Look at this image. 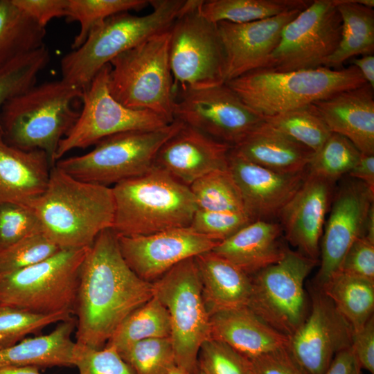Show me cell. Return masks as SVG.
Returning a JSON list of instances; mask_svg holds the SVG:
<instances>
[{"mask_svg": "<svg viewBox=\"0 0 374 374\" xmlns=\"http://www.w3.org/2000/svg\"><path fill=\"white\" fill-rule=\"evenodd\" d=\"M45 35L12 0H0V66L43 46Z\"/></svg>", "mask_w": 374, "mask_h": 374, "instance_id": "32", "label": "cell"}, {"mask_svg": "<svg viewBox=\"0 0 374 374\" xmlns=\"http://www.w3.org/2000/svg\"><path fill=\"white\" fill-rule=\"evenodd\" d=\"M232 149L253 163L285 174L307 170L314 154L265 121Z\"/></svg>", "mask_w": 374, "mask_h": 374, "instance_id": "27", "label": "cell"}, {"mask_svg": "<svg viewBox=\"0 0 374 374\" xmlns=\"http://www.w3.org/2000/svg\"><path fill=\"white\" fill-rule=\"evenodd\" d=\"M170 333L168 312L153 296L123 320L105 346H112L120 353L139 341L170 337Z\"/></svg>", "mask_w": 374, "mask_h": 374, "instance_id": "34", "label": "cell"}, {"mask_svg": "<svg viewBox=\"0 0 374 374\" xmlns=\"http://www.w3.org/2000/svg\"><path fill=\"white\" fill-rule=\"evenodd\" d=\"M170 28L122 53L110 62L108 87L126 107L174 121L176 88L169 61Z\"/></svg>", "mask_w": 374, "mask_h": 374, "instance_id": "7", "label": "cell"}, {"mask_svg": "<svg viewBox=\"0 0 374 374\" xmlns=\"http://www.w3.org/2000/svg\"><path fill=\"white\" fill-rule=\"evenodd\" d=\"M282 233L280 224L255 220L218 242L211 251L250 276L283 257L285 247L279 240Z\"/></svg>", "mask_w": 374, "mask_h": 374, "instance_id": "26", "label": "cell"}, {"mask_svg": "<svg viewBox=\"0 0 374 374\" xmlns=\"http://www.w3.org/2000/svg\"><path fill=\"white\" fill-rule=\"evenodd\" d=\"M198 366L204 374H252L250 359L226 343L213 338L202 344Z\"/></svg>", "mask_w": 374, "mask_h": 374, "instance_id": "43", "label": "cell"}, {"mask_svg": "<svg viewBox=\"0 0 374 374\" xmlns=\"http://www.w3.org/2000/svg\"><path fill=\"white\" fill-rule=\"evenodd\" d=\"M190 0H152L143 16L114 15L93 28L84 42L61 60L62 80L83 89L98 71L118 55L168 30Z\"/></svg>", "mask_w": 374, "mask_h": 374, "instance_id": "5", "label": "cell"}, {"mask_svg": "<svg viewBox=\"0 0 374 374\" xmlns=\"http://www.w3.org/2000/svg\"><path fill=\"white\" fill-rule=\"evenodd\" d=\"M335 182L307 171L295 195L278 219L288 242L305 256L318 261L326 215L334 195Z\"/></svg>", "mask_w": 374, "mask_h": 374, "instance_id": "19", "label": "cell"}, {"mask_svg": "<svg viewBox=\"0 0 374 374\" xmlns=\"http://www.w3.org/2000/svg\"><path fill=\"white\" fill-rule=\"evenodd\" d=\"M169 374H190V373L177 366Z\"/></svg>", "mask_w": 374, "mask_h": 374, "instance_id": "56", "label": "cell"}, {"mask_svg": "<svg viewBox=\"0 0 374 374\" xmlns=\"http://www.w3.org/2000/svg\"><path fill=\"white\" fill-rule=\"evenodd\" d=\"M362 368L352 347L339 352L323 374H362Z\"/></svg>", "mask_w": 374, "mask_h": 374, "instance_id": "51", "label": "cell"}, {"mask_svg": "<svg viewBox=\"0 0 374 374\" xmlns=\"http://www.w3.org/2000/svg\"><path fill=\"white\" fill-rule=\"evenodd\" d=\"M189 188L197 209L247 214L240 189L228 168L202 176Z\"/></svg>", "mask_w": 374, "mask_h": 374, "instance_id": "35", "label": "cell"}, {"mask_svg": "<svg viewBox=\"0 0 374 374\" xmlns=\"http://www.w3.org/2000/svg\"><path fill=\"white\" fill-rule=\"evenodd\" d=\"M42 150H24L8 144L0 132V205H26L45 190L51 168Z\"/></svg>", "mask_w": 374, "mask_h": 374, "instance_id": "25", "label": "cell"}, {"mask_svg": "<svg viewBox=\"0 0 374 374\" xmlns=\"http://www.w3.org/2000/svg\"><path fill=\"white\" fill-rule=\"evenodd\" d=\"M211 338L226 343L251 359L288 346L290 337L277 331L247 306L210 316Z\"/></svg>", "mask_w": 374, "mask_h": 374, "instance_id": "24", "label": "cell"}, {"mask_svg": "<svg viewBox=\"0 0 374 374\" xmlns=\"http://www.w3.org/2000/svg\"><path fill=\"white\" fill-rule=\"evenodd\" d=\"M264 121L313 152L321 148L332 133L313 104L265 117Z\"/></svg>", "mask_w": 374, "mask_h": 374, "instance_id": "36", "label": "cell"}, {"mask_svg": "<svg viewBox=\"0 0 374 374\" xmlns=\"http://www.w3.org/2000/svg\"><path fill=\"white\" fill-rule=\"evenodd\" d=\"M353 328L359 330L373 316L374 283L340 271L321 287Z\"/></svg>", "mask_w": 374, "mask_h": 374, "instance_id": "31", "label": "cell"}, {"mask_svg": "<svg viewBox=\"0 0 374 374\" xmlns=\"http://www.w3.org/2000/svg\"><path fill=\"white\" fill-rule=\"evenodd\" d=\"M49 60V51L44 44L0 66V110L8 100L35 84Z\"/></svg>", "mask_w": 374, "mask_h": 374, "instance_id": "38", "label": "cell"}, {"mask_svg": "<svg viewBox=\"0 0 374 374\" xmlns=\"http://www.w3.org/2000/svg\"><path fill=\"white\" fill-rule=\"evenodd\" d=\"M353 330L332 301L317 288L311 310L290 337L288 349L305 374H323L339 352L353 343Z\"/></svg>", "mask_w": 374, "mask_h": 374, "instance_id": "16", "label": "cell"}, {"mask_svg": "<svg viewBox=\"0 0 374 374\" xmlns=\"http://www.w3.org/2000/svg\"><path fill=\"white\" fill-rule=\"evenodd\" d=\"M339 271L374 283V241L358 238L345 255Z\"/></svg>", "mask_w": 374, "mask_h": 374, "instance_id": "47", "label": "cell"}, {"mask_svg": "<svg viewBox=\"0 0 374 374\" xmlns=\"http://www.w3.org/2000/svg\"><path fill=\"white\" fill-rule=\"evenodd\" d=\"M252 110L263 118L324 100L366 84L353 65L333 69L275 71L259 69L225 82Z\"/></svg>", "mask_w": 374, "mask_h": 374, "instance_id": "6", "label": "cell"}, {"mask_svg": "<svg viewBox=\"0 0 374 374\" xmlns=\"http://www.w3.org/2000/svg\"><path fill=\"white\" fill-rule=\"evenodd\" d=\"M334 0H314L284 27L265 69L290 71L325 67L341 38Z\"/></svg>", "mask_w": 374, "mask_h": 374, "instance_id": "14", "label": "cell"}, {"mask_svg": "<svg viewBox=\"0 0 374 374\" xmlns=\"http://www.w3.org/2000/svg\"><path fill=\"white\" fill-rule=\"evenodd\" d=\"M118 353L135 374H169L177 367L170 337L141 340Z\"/></svg>", "mask_w": 374, "mask_h": 374, "instance_id": "40", "label": "cell"}, {"mask_svg": "<svg viewBox=\"0 0 374 374\" xmlns=\"http://www.w3.org/2000/svg\"><path fill=\"white\" fill-rule=\"evenodd\" d=\"M123 257L141 279L152 283L179 262L211 251L220 242L175 228L145 235H118Z\"/></svg>", "mask_w": 374, "mask_h": 374, "instance_id": "18", "label": "cell"}, {"mask_svg": "<svg viewBox=\"0 0 374 374\" xmlns=\"http://www.w3.org/2000/svg\"><path fill=\"white\" fill-rule=\"evenodd\" d=\"M82 89L63 80L33 85L8 100L0 110V132L11 146L42 150L51 162L60 142L76 123L80 112L74 103Z\"/></svg>", "mask_w": 374, "mask_h": 374, "instance_id": "3", "label": "cell"}, {"mask_svg": "<svg viewBox=\"0 0 374 374\" xmlns=\"http://www.w3.org/2000/svg\"><path fill=\"white\" fill-rule=\"evenodd\" d=\"M183 125L175 120L157 129L114 134L99 141L90 152L62 158L55 165L78 180L110 187L149 171L160 148Z\"/></svg>", "mask_w": 374, "mask_h": 374, "instance_id": "8", "label": "cell"}, {"mask_svg": "<svg viewBox=\"0 0 374 374\" xmlns=\"http://www.w3.org/2000/svg\"><path fill=\"white\" fill-rule=\"evenodd\" d=\"M250 361L252 374H305L292 357L288 346Z\"/></svg>", "mask_w": 374, "mask_h": 374, "instance_id": "48", "label": "cell"}, {"mask_svg": "<svg viewBox=\"0 0 374 374\" xmlns=\"http://www.w3.org/2000/svg\"><path fill=\"white\" fill-rule=\"evenodd\" d=\"M173 118L231 148L264 121L226 83L176 89Z\"/></svg>", "mask_w": 374, "mask_h": 374, "instance_id": "15", "label": "cell"}, {"mask_svg": "<svg viewBox=\"0 0 374 374\" xmlns=\"http://www.w3.org/2000/svg\"><path fill=\"white\" fill-rule=\"evenodd\" d=\"M351 347L361 368L374 374V316L353 333Z\"/></svg>", "mask_w": 374, "mask_h": 374, "instance_id": "50", "label": "cell"}, {"mask_svg": "<svg viewBox=\"0 0 374 374\" xmlns=\"http://www.w3.org/2000/svg\"><path fill=\"white\" fill-rule=\"evenodd\" d=\"M152 283L153 296L169 314L177 366L198 374V353L211 338V325L195 258L179 262Z\"/></svg>", "mask_w": 374, "mask_h": 374, "instance_id": "10", "label": "cell"}, {"mask_svg": "<svg viewBox=\"0 0 374 374\" xmlns=\"http://www.w3.org/2000/svg\"><path fill=\"white\" fill-rule=\"evenodd\" d=\"M231 148L184 124L160 148L154 166L190 186L211 172L227 168Z\"/></svg>", "mask_w": 374, "mask_h": 374, "instance_id": "22", "label": "cell"}, {"mask_svg": "<svg viewBox=\"0 0 374 374\" xmlns=\"http://www.w3.org/2000/svg\"><path fill=\"white\" fill-rule=\"evenodd\" d=\"M329 217L320 241L321 263L316 276L321 287L339 271L353 243L364 235L368 211L374 204V190L353 179L345 181L333 195Z\"/></svg>", "mask_w": 374, "mask_h": 374, "instance_id": "17", "label": "cell"}, {"mask_svg": "<svg viewBox=\"0 0 374 374\" xmlns=\"http://www.w3.org/2000/svg\"><path fill=\"white\" fill-rule=\"evenodd\" d=\"M360 155L361 152L348 139L332 132L321 148L314 152L307 170L335 182L348 174Z\"/></svg>", "mask_w": 374, "mask_h": 374, "instance_id": "39", "label": "cell"}, {"mask_svg": "<svg viewBox=\"0 0 374 374\" xmlns=\"http://www.w3.org/2000/svg\"><path fill=\"white\" fill-rule=\"evenodd\" d=\"M301 10L249 23H217L225 55L226 82L263 68L277 46L284 27Z\"/></svg>", "mask_w": 374, "mask_h": 374, "instance_id": "20", "label": "cell"}, {"mask_svg": "<svg viewBox=\"0 0 374 374\" xmlns=\"http://www.w3.org/2000/svg\"><path fill=\"white\" fill-rule=\"evenodd\" d=\"M88 248L61 249L35 265L0 276V305L39 314L73 315Z\"/></svg>", "mask_w": 374, "mask_h": 374, "instance_id": "9", "label": "cell"}, {"mask_svg": "<svg viewBox=\"0 0 374 374\" xmlns=\"http://www.w3.org/2000/svg\"><path fill=\"white\" fill-rule=\"evenodd\" d=\"M73 316L67 312L39 314L9 305H0V349L19 343L26 336L42 330L47 326Z\"/></svg>", "mask_w": 374, "mask_h": 374, "instance_id": "41", "label": "cell"}, {"mask_svg": "<svg viewBox=\"0 0 374 374\" xmlns=\"http://www.w3.org/2000/svg\"><path fill=\"white\" fill-rule=\"evenodd\" d=\"M228 168L242 197L248 215L253 220L271 221L303 184L307 170L296 174L272 171L253 163L231 148Z\"/></svg>", "mask_w": 374, "mask_h": 374, "instance_id": "21", "label": "cell"}, {"mask_svg": "<svg viewBox=\"0 0 374 374\" xmlns=\"http://www.w3.org/2000/svg\"><path fill=\"white\" fill-rule=\"evenodd\" d=\"M341 19L339 45L325 67L339 69L357 55L374 53V1L334 0Z\"/></svg>", "mask_w": 374, "mask_h": 374, "instance_id": "30", "label": "cell"}, {"mask_svg": "<svg viewBox=\"0 0 374 374\" xmlns=\"http://www.w3.org/2000/svg\"><path fill=\"white\" fill-rule=\"evenodd\" d=\"M309 0H208L199 6L202 15L217 24H244L273 17L294 10L306 8Z\"/></svg>", "mask_w": 374, "mask_h": 374, "instance_id": "33", "label": "cell"}, {"mask_svg": "<svg viewBox=\"0 0 374 374\" xmlns=\"http://www.w3.org/2000/svg\"><path fill=\"white\" fill-rule=\"evenodd\" d=\"M24 206L60 249L91 247L100 232L112 228L115 211L112 187L78 180L55 165L43 193Z\"/></svg>", "mask_w": 374, "mask_h": 374, "instance_id": "2", "label": "cell"}, {"mask_svg": "<svg viewBox=\"0 0 374 374\" xmlns=\"http://www.w3.org/2000/svg\"><path fill=\"white\" fill-rule=\"evenodd\" d=\"M22 11L46 28L54 18L65 17L67 0H12Z\"/></svg>", "mask_w": 374, "mask_h": 374, "instance_id": "49", "label": "cell"}, {"mask_svg": "<svg viewBox=\"0 0 374 374\" xmlns=\"http://www.w3.org/2000/svg\"><path fill=\"white\" fill-rule=\"evenodd\" d=\"M206 310L212 314L247 306L252 290L251 277L212 251L195 257Z\"/></svg>", "mask_w": 374, "mask_h": 374, "instance_id": "28", "label": "cell"}, {"mask_svg": "<svg viewBox=\"0 0 374 374\" xmlns=\"http://www.w3.org/2000/svg\"><path fill=\"white\" fill-rule=\"evenodd\" d=\"M364 236L374 241V204L370 208L366 217Z\"/></svg>", "mask_w": 374, "mask_h": 374, "instance_id": "55", "label": "cell"}, {"mask_svg": "<svg viewBox=\"0 0 374 374\" xmlns=\"http://www.w3.org/2000/svg\"><path fill=\"white\" fill-rule=\"evenodd\" d=\"M190 0L170 28L169 61L175 88L203 89L225 83L226 62L217 24Z\"/></svg>", "mask_w": 374, "mask_h": 374, "instance_id": "11", "label": "cell"}, {"mask_svg": "<svg viewBox=\"0 0 374 374\" xmlns=\"http://www.w3.org/2000/svg\"><path fill=\"white\" fill-rule=\"evenodd\" d=\"M198 374H204V373H203L202 371H199Z\"/></svg>", "mask_w": 374, "mask_h": 374, "instance_id": "57", "label": "cell"}, {"mask_svg": "<svg viewBox=\"0 0 374 374\" xmlns=\"http://www.w3.org/2000/svg\"><path fill=\"white\" fill-rule=\"evenodd\" d=\"M39 367L34 366H11L0 369V374H40Z\"/></svg>", "mask_w": 374, "mask_h": 374, "instance_id": "54", "label": "cell"}, {"mask_svg": "<svg viewBox=\"0 0 374 374\" xmlns=\"http://www.w3.org/2000/svg\"><path fill=\"white\" fill-rule=\"evenodd\" d=\"M152 296V283L127 264L117 234L103 231L88 248L80 270L73 310L75 342L103 348L123 320Z\"/></svg>", "mask_w": 374, "mask_h": 374, "instance_id": "1", "label": "cell"}, {"mask_svg": "<svg viewBox=\"0 0 374 374\" xmlns=\"http://www.w3.org/2000/svg\"><path fill=\"white\" fill-rule=\"evenodd\" d=\"M60 249L42 232H36L0 249V276L35 265Z\"/></svg>", "mask_w": 374, "mask_h": 374, "instance_id": "42", "label": "cell"}, {"mask_svg": "<svg viewBox=\"0 0 374 374\" xmlns=\"http://www.w3.org/2000/svg\"><path fill=\"white\" fill-rule=\"evenodd\" d=\"M109 64L95 75L82 89V107L69 133L60 142L55 161L74 149L94 145L103 139L129 131L164 127L170 123L147 110L125 107L111 95L108 87Z\"/></svg>", "mask_w": 374, "mask_h": 374, "instance_id": "13", "label": "cell"}, {"mask_svg": "<svg viewBox=\"0 0 374 374\" xmlns=\"http://www.w3.org/2000/svg\"><path fill=\"white\" fill-rule=\"evenodd\" d=\"M76 328L73 317L61 321L50 333L26 337L15 345L0 349V369L11 366L39 368L73 366L75 341L71 335Z\"/></svg>", "mask_w": 374, "mask_h": 374, "instance_id": "29", "label": "cell"}, {"mask_svg": "<svg viewBox=\"0 0 374 374\" xmlns=\"http://www.w3.org/2000/svg\"><path fill=\"white\" fill-rule=\"evenodd\" d=\"M72 362L79 374H135L112 346L95 348L75 342Z\"/></svg>", "mask_w": 374, "mask_h": 374, "instance_id": "44", "label": "cell"}, {"mask_svg": "<svg viewBox=\"0 0 374 374\" xmlns=\"http://www.w3.org/2000/svg\"><path fill=\"white\" fill-rule=\"evenodd\" d=\"M348 175L374 190V154L361 153L358 161Z\"/></svg>", "mask_w": 374, "mask_h": 374, "instance_id": "52", "label": "cell"}, {"mask_svg": "<svg viewBox=\"0 0 374 374\" xmlns=\"http://www.w3.org/2000/svg\"><path fill=\"white\" fill-rule=\"evenodd\" d=\"M117 235H145L188 227L197 210L189 186L153 166L112 187Z\"/></svg>", "mask_w": 374, "mask_h": 374, "instance_id": "4", "label": "cell"}, {"mask_svg": "<svg viewBox=\"0 0 374 374\" xmlns=\"http://www.w3.org/2000/svg\"><path fill=\"white\" fill-rule=\"evenodd\" d=\"M317 262L285 247L280 260L251 277L247 307L271 327L291 337L308 314L304 282Z\"/></svg>", "mask_w": 374, "mask_h": 374, "instance_id": "12", "label": "cell"}, {"mask_svg": "<svg viewBox=\"0 0 374 374\" xmlns=\"http://www.w3.org/2000/svg\"><path fill=\"white\" fill-rule=\"evenodd\" d=\"M351 65L355 66L360 72L367 84L374 89V55L368 54L359 58L350 60Z\"/></svg>", "mask_w": 374, "mask_h": 374, "instance_id": "53", "label": "cell"}, {"mask_svg": "<svg viewBox=\"0 0 374 374\" xmlns=\"http://www.w3.org/2000/svg\"><path fill=\"white\" fill-rule=\"evenodd\" d=\"M150 4L148 0H67L65 17L80 24L71 49L78 48L91 30L107 18L125 12L139 11Z\"/></svg>", "mask_w": 374, "mask_h": 374, "instance_id": "37", "label": "cell"}, {"mask_svg": "<svg viewBox=\"0 0 374 374\" xmlns=\"http://www.w3.org/2000/svg\"><path fill=\"white\" fill-rule=\"evenodd\" d=\"M253 221L244 213L197 209L189 227L200 235L222 242Z\"/></svg>", "mask_w": 374, "mask_h": 374, "instance_id": "45", "label": "cell"}, {"mask_svg": "<svg viewBox=\"0 0 374 374\" xmlns=\"http://www.w3.org/2000/svg\"><path fill=\"white\" fill-rule=\"evenodd\" d=\"M36 232H42L41 225L28 207L14 203L0 205V249Z\"/></svg>", "mask_w": 374, "mask_h": 374, "instance_id": "46", "label": "cell"}, {"mask_svg": "<svg viewBox=\"0 0 374 374\" xmlns=\"http://www.w3.org/2000/svg\"><path fill=\"white\" fill-rule=\"evenodd\" d=\"M330 131L348 139L362 154H374V89L368 84L312 103Z\"/></svg>", "mask_w": 374, "mask_h": 374, "instance_id": "23", "label": "cell"}]
</instances>
